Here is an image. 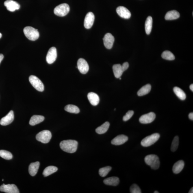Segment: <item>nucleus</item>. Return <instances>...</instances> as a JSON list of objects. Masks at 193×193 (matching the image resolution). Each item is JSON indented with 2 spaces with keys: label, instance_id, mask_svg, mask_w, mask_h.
Wrapping results in <instances>:
<instances>
[{
  "label": "nucleus",
  "instance_id": "obj_15",
  "mask_svg": "<svg viewBox=\"0 0 193 193\" xmlns=\"http://www.w3.org/2000/svg\"><path fill=\"white\" fill-rule=\"evenodd\" d=\"M14 119V112L10 111L7 115L2 118L0 120V124L2 126H5L10 125L13 121Z\"/></svg>",
  "mask_w": 193,
  "mask_h": 193
},
{
  "label": "nucleus",
  "instance_id": "obj_45",
  "mask_svg": "<svg viewBox=\"0 0 193 193\" xmlns=\"http://www.w3.org/2000/svg\"><path fill=\"white\" fill-rule=\"evenodd\" d=\"M4 181V179H2V181Z\"/></svg>",
  "mask_w": 193,
  "mask_h": 193
},
{
  "label": "nucleus",
  "instance_id": "obj_40",
  "mask_svg": "<svg viewBox=\"0 0 193 193\" xmlns=\"http://www.w3.org/2000/svg\"><path fill=\"white\" fill-rule=\"evenodd\" d=\"M190 90L191 91H192V92L193 91V84L191 85L190 86Z\"/></svg>",
  "mask_w": 193,
  "mask_h": 193
},
{
  "label": "nucleus",
  "instance_id": "obj_6",
  "mask_svg": "<svg viewBox=\"0 0 193 193\" xmlns=\"http://www.w3.org/2000/svg\"><path fill=\"white\" fill-rule=\"evenodd\" d=\"M51 133L48 130L41 131L37 134L36 136L37 140L43 144L48 143L51 140Z\"/></svg>",
  "mask_w": 193,
  "mask_h": 193
},
{
  "label": "nucleus",
  "instance_id": "obj_22",
  "mask_svg": "<svg viewBox=\"0 0 193 193\" xmlns=\"http://www.w3.org/2000/svg\"><path fill=\"white\" fill-rule=\"evenodd\" d=\"M179 13L177 11L173 10L169 11L165 16V19L166 20H172L178 19L180 17Z\"/></svg>",
  "mask_w": 193,
  "mask_h": 193
},
{
  "label": "nucleus",
  "instance_id": "obj_21",
  "mask_svg": "<svg viewBox=\"0 0 193 193\" xmlns=\"http://www.w3.org/2000/svg\"><path fill=\"white\" fill-rule=\"evenodd\" d=\"M103 183L105 185L116 186L120 183L119 179L116 177H112L104 180Z\"/></svg>",
  "mask_w": 193,
  "mask_h": 193
},
{
  "label": "nucleus",
  "instance_id": "obj_12",
  "mask_svg": "<svg viewBox=\"0 0 193 193\" xmlns=\"http://www.w3.org/2000/svg\"><path fill=\"white\" fill-rule=\"evenodd\" d=\"M104 44L108 49H111L113 47L114 41V38L110 33H107L103 38Z\"/></svg>",
  "mask_w": 193,
  "mask_h": 193
},
{
  "label": "nucleus",
  "instance_id": "obj_7",
  "mask_svg": "<svg viewBox=\"0 0 193 193\" xmlns=\"http://www.w3.org/2000/svg\"><path fill=\"white\" fill-rule=\"evenodd\" d=\"M29 81L32 86L37 90L43 92L44 90V86L42 82L36 76L31 75L29 77Z\"/></svg>",
  "mask_w": 193,
  "mask_h": 193
},
{
  "label": "nucleus",
  "instance_id": "obj_41",
  "mask_svg": "<svg viewBox=\"0 0 193 193\" xmlns=\"http://www.w3.org/2000/svg\"><path fill=\"white\" fill-rule=\"evenodd\" d=\"M189 193H193V187H192V188L191 189L190 191H189Z\"/></svg>",
  "mask_w": 193,
  "mask_h": 193
},
{
  "label": "nucleus",
  "instance_id": "obj_8",
  "mask_svg": "<svg viewBox=\"0 0 193 193\" xmlns=\"http://www.w3.org/2000/svg\"><path fill=\"white\" fill-rule=\"evenodd\" d=\"M0 191L7 193H19V191L16 185H5L3 184L0 186Z\"/></svg>",
  "mask_w": 193,
  "mask_h": 193
},
{
  "label": "nucleus",
  "instance_id": "obj_3",
  "mask_svg": "<svg viewBox=\"0 0 193 193\" xmlns=\"http://www.w3.org/2000/svg\"><path fill=\"white\" fill-rule=\"evenodd\" d=\"M24 34L29 40L31 41L36 40L40 37V34L38 30L31 27H26L23 29Z\"/></svg>",
  "mask_w": 193,
  "mask_h": 193
},
{
  "label": "nucleus",
  "instance_id": "obj_16",
  "mask_svg": "<svg viewBox=\"0 0 193 193\" xmlns=\"http://www.w3.org/2000/svg\"><path fill=\"white\" fill-rule=\"evenodd\" d=\"M116 12L119 16L125 19H129L131 16L130 12L126 7L123 6H119L116 9Z\"/></svg>",
  "mask_w": 193,
  "mask_h": 193
},
{
  "label": "nucleus",
  "instance_id": "obj_2",
  "mask_svg": "<svg viewBox=\"0 0 193 193\" xmlns=\"http://www.w3.org/2000/svg\"><path fill=\"white\" fill-rule=\"evenodd\" d=\"M145 162L154 170H157L160 166V161L158 157L155 155H150L145 157Z\"/></svg>",
  "mask_w": 193,
  "mask_h": 193
},
{
  "label": "nucleus",
  "instance_id": "obj_34",
  "mask_svg": "<svg viewBox=\"0 0 193 193\" xmlns=\"http://www.w3.org/2000/svg\"><path fill=\"white\" fill-rule=\"evenodd\" d=\"M179 144V137L178 136H176L174 137L173 141H172L171 146V150L172 152H175L177 149Z\"/></svg>",
  "mask_w": 193,
  "mask_h": 193
},
{
  "label": "nucleus",
  "instance_id": "obj_19",
  "mask_svg": "<svg viewBox=\"0 0 193 193\" xmlns=\"http://www.w3.org/2000/svg\"><path fill=\"white\" fill-rule=\"evenodd\" d=\"M185 166L184 162L183 160L178 161L174 165L172 171L175 174H178L183 170Z\"/></svg>",
  "mask_w": 193,
  "mask_h": 193
},
{
  "label": "nucleus",
  "instance_id": "obj_36",
  "mask_svg": "<svg viewBox=\"0 0 193 193\" xmlns=\"http://www.w3.org/2000/svg\"><path fill=\"white\" fill-rule=\"evenodd\" d=\"M134 112L133 111H129L126 113L125 116L123 117V120L124 121H127L129 120L134 114Z\"/></svg>",
  "mask_w": 193,
  "mask_h": 193
},
{
  "label": "nucleus",
  "instance_id": "obj_10",
  "mask_svg": "<svg viewBox=\"0 0 193 193\" xmlns=\"http://www.w3.org/2000/svg\"><path fill=\"white\" fill-rule=\"evenodd\" d=\"M77 67L79 72L83 74H86L89 70L88 63L85 59L82 58L78 61Z\"/></svg>",
  "mask_w": 193,
  "mask_h": 193
},
{
  "label": "nucleus",
  "instance_id": "obj_25",
  "mask_svg": "<svg viewBox=\"0 0 193 193\" xmlns=\"http://www.w3.org/2000/svg\"><path fill=\"white\" fill-rule=\"evenodd\" d=\"M110 124L108 122H105L101 126L96 128V132L98 134H103L107 132L108 130Z\"/></svg>",
  "mask_w": 193,
  "mask_h": 193
},
{
  "label": "nucleus",
  "instance_id": "obj_35",
  "mask_svg": "<svg viewBox=\"0 0 193 193\" xmlns=\"http://www.w3.org/2000/svg\"><path fill=\"white\" fill-rule=\"evenodd\" d=\"M130 192L131 193H141V189L138 185L135 184L131 186L130 187Z\"/></svg>",
  "mask_w": 193,
  "mask_h": 193
},
{
  "label": "nucleus",
  "instance_id": "obj_43",
  "mask_svg": "<svg viewBox=\"0 0 193 193\" xmlns=\"http://www.w3.org/2000/svg\"><path fill=\"white\" fill-rule=\"evenodd\" d=\"M154 193H159V192H157V191H155V192Z\"/></svg>",
  "mask_w": 193,
  "mask_h": 193
},
{
  "label": "nucleus",
  "instance_id": "obj_11",
  "mask_svg": "<svg viewBox=\"0 0 193 193\" xmlns=\"http://www.w3.org/2000/svg\"><path fill=\"white\" fill-rule=\"evenodd\" d=\"M156 118L154 113L151 112L141 116L139 119V121L142 124H148L154 121Z\"/></svg>",
  "mask_w": 193,
  "mask_h": 193
},
{
  "label": "nucleus",
  "instance_id": "obj_13",
  "mask_svg": "<svg viewBox=\"0 0 193 193\" xmlns=\"http://www.w3.org/2000/svg\"><path fill=\"white\" fill-rule=\"evenodd\" d=\"M4 5L6 7L7 10L11 12L19 10L20 8L19 4L12 0H7L4 2Z\"/></svg>",
  "mask_w": 193,
  "mask_h": 193
},
{
  "label": "nucleus",
  "instance_id": "obj_24",
  "mask_svg": "<svg viewBox=\"0 0 193 193\" xmlns=\"http://www.w3.org/2000/svg\"><path fill=\"white\" fill-rule=\"evenodd\" d=\"M113 70L115 77L116 78H120L124 72L120 64H116L113 66Z\"/></svg>",
  "mask_w": 193,
  "mask_h": 193
},
{
  "label": "nucleus",
  "instance_id": "obj_1",
  "mask_svg": "<svg viewBox=\"0 0 193 193\" xmlns=\"http://www.w3.org/2000/svg\"><path fill=\"white\" fill-rule=\"evenodd\" d=\"M78 146V142L75 140H64L60 144L61 149L69 153H75L77 151Z\"/></svg>",
  "mask_w": 193,
  "mask_h": 193
},
{
  "label": "nucleus",
  "instance_id": "obj_17",
  "mask_svg": "<svg viewBox=\"0 0 193 193\" xmlns=\"http://www.w3.org/2000/svg\"><path fill=\"white\" fill-rule=\"evenodd\" d=\"M128 140V137L123 135H118L111 141V144L114 145L119 146L125 143Z\"/></svg>",
  "mask_w": 193,
  "mask_h": 193
},
{
  "label": "nucleus",
  "instance_id": "obj_20",
  "mask_svg": "<svg viewBox=\"0 0 193 193\" xmlns=\"http://www.w3.org/2000/svg\"><path fill=\"white\" fill-rule=\"evenodd\" d=\"M40 163L39 162L32 163L29 167V172L31 176H34L37 173Z\"/></svg>",
  "mask_w": 193,
  "mask_h": 193
},
{
  "label": "nucleus",
  "instance_id": "obj_33",
  "mask_svg": "<svg viewBox=\"0 0 193 193\" xmlns=\"http://www.w3.org/2000/svg\"><path fill=\"white\" fill-rule=\"evenodd\" d=\"M111 169L112 168L109 166L100 168L99 171V175L102 177H105L107 175Z\"/></svg>",
  "mask_w": 193,
  "mask_h": 193
},
{
  "label": "nucleus",
  "instance_id": "obj_4",
  "mask_svg": "<svg viewBox=\"0 0 193 193\" xmlns=\"http://www.w3.org/2000/svg\"><path fill=\"white\" fill-rule=\"evenodd\" d=\"M159 137L160 135L159 133H153L143 139L141 142V144L144 147L151 146L156 142L159 140Z\"/></svg>",
  "mask_w": 193,
  "mask_h": 193
},
{
  "label": "nucleus",
  "instance_id": "obj_30",
  "mask_svg": "<svg viewBox=\"0 0 193 193\" xmlns=\"http://www.w3.org/2000/svg\"><path fill=\"white\" fill-rule=\"evenodd\" d=\"M65 110L67 112L73 114H77L80 112L79 108L76 105H68L64 107Z\"/></svg>",
  "mask_w": 193,
  "mask_h": 193
},
{
  "label": "nucleus",
  "instance_id": "obj_18",
  "mask_svg": "<svg viewBox=\"0 0 193 193\" xmlns=\"http://www.w3.org/2000/svg\"><path fill=\"white\" fill-rule=\"evenodd\" d=\"M88 99L91 104L94 106L97 105L99 102V98L97 94L94 92H90L87 95Z\"/></svg>",
  "mask_w": 193,
  "mask_h": 193
},
{
  "label": "nucleus",
  "instance_id": "obj_38",
  "mask_svg": "<svg viewBox=\"0 0 193 193\" xmlns=\"http://www.w3.org/2000/svg\"><path fill=\"white\" fill-rule=\"evenodd\" d=\"M189 118L191 120H193V112L190 113L189 115Z\"/></svg>",
  "mask_w": 193,
  "mask_h": 193
},
{
  "label": "nucleus",
  "instance_id": "obj_39",
  "mask_svg": "<svg viewBox=\"0 0 193 193\" xmlns=\"http://www.w3.org/2000/svg\"><path fill=\"white\" fill-rule=\"evenodd\" d=\"M4 58V55L2 54H0V64L1 62V61L3 60V59Z\"/></svg>",
  "mask_w": 193,
  "mask_h": 193
},
{
  "label": "nucleus",
  "instance_id": "obj_42",
  "mask_svg": "<svg viewBox=\"0 0 193 193\" xmlns=\"http://www.w3.org/2000/svg\"><path fill=\"white\" fill-rule=\"evenodd\" d=\"M2 37V34L1 33H0V38H1V37Z\"/></svg>",
  "mask_w": 193,
  "mask_h": 193
},
{
  "label": "nucleus",
  "instance_id": "obj_23",
  "mask_svg": "<svg viewBox=\"0 0 193 193\" xmlns=\"http://www.w3.org/2000/svg\"><path fill=\"white\" fill-rule=\"evenodd\" d=\"M44 117L40 115H34L31 117L29 120V123L31 126H35L43 121Z\"/></svg>",
  "mask_w": 193,
  "mask_h": 193
},
{
  "label": "nucleus",
  "instance_id": "obj_29",
  "mask_svg": "<svg viewBox=\"0 0 193 193\" xmlns=\"http://www.w3.org/2000/svg\"><path fill=\"white\" fill-rule=\"evenodd\" d=\"M174 91L178 98L182 100H184L186 98V95L184 92L179 87H176L174 88Z\"/></svg>",
  "mask_w": 193,
  "mask_h": 193
},
{
  "label": "nucleus",
  "instance_id": "obj_32",
  "mask_svg": "<svg viewBox=\"0 0 193 193\" xmlns=\"http://www.w3.org/2000/svg\"><path fill=\"white\" fill-rule=\"evenodd\" d=\"M0 156L7 160H10L13 158L12 154L10 152L4 150H0Z\"/></svg>",
  "mask_w": 193,
  "mask_h": 193
},
{
  "label": "nucleus",
  "instance_id": "obj_9",
  "mask_svg": "<svg viewBox=\"0 0 193 193\" xmlns=\"http://www.w3.org/2000/svg\"><path fill=\"white\" fill-rule=\"evenodd\" d=\"M57 58V51L55 47L50 48L46 56V61L48 64H51L54 62Z\"/></svg>",
  "mask_w": 193,
  "mask_h": 193
},
{
  "label": "nucleus",
  "instance_id": "obj_44",
  "mask_svg": "<svg viewBox=\"0 0 193 193\" xmlns=\"http://www.w3.org/2000/svg\"><path fill=\"white\" fill-rule=\"evenodd\" d=\"M120 79H121V78H120Z\"/></svg>",
  "mask_w": 193,
  "mask_h": 193
},
{
  "label": "nucleus",
  "instance_id": "obj_5",
  "mask_svg": "<svg viewBox=\"0 0 193 193\" xmlns=\"http://www.w3.org/2000/svg\"><path fill=\"white\" fill-rule=\"evenodd\" d=\"M70 10V7L67 4L63 3L55 7L54 12L56 15L64 16L67 15Z\"/></svg>",
  "mask_w": 193,
  "mask_h": 193
},
{
  "label": "nucleus",
  "instance_id": "obj_28",
  "mask_svg": "<svg viewBox=\"0 0 193 193\" xmlns=\"http://www.w3.org/2000/svg\"><path fill=\"white\" fill-rule=\"evenodd\" d=\"M57 170H58V168L54 166H48L44 170L43 174L44 177H47V176L55 173L57 171Z\"/></svg>",
  "mask_w": 193,
  "mask_h": 193
},
{
  "label": "nucleus",
  "instance_id": "obj_26",
  "mask_svg": "<svg viewBox=\"0 0 193 193\" xmlns=\"http://www.w3.org/2000/svg\"><path fill=\"white\" fill-rule=\"evenodd\" d=\"M153 20L151 16H148L145 24V29L146 34L149 35L151 33L153 27Z\"/></svg>",
  "mask_w": 193,
  "mask_h": 193
},
{
  "label": "nucleus",
  "instance_id": "obj_27",
  "mask_svg": "<svg viewBox=\"0 0 193 193\" xmlns=\"http://www.w3.org/2000/svg\"><path fill=\"white\" fill-rule=\"evenodd\" d=\"M151 85L147 84L142 87L137 92V94L139 96H142L148 94L151 91Z\"/></svg>",
  "mask_w": 193,
  "mask_h": 193
},
{
  "label": "nucleus",
  "instance_id": "obj_14",
  "mask_svg": "<svg viewBox=\"0 0 193 193\" xmlns=\"http://www.w3.org/2000/svg\"><path fill=\"white\" fill-rule=\"evenodd\" d=\"M94 15L92 12H88L86 14L84 20V26L86 29H90L93 25L94 22Z\"/></svg>",
  "mask_w": 193,
  "mask_h": 193
},
{
  "label": "nucleus",
  "instance_id": "obj_37",
  "mask_svg": "<svg viewBox=\"0 0 193 193\" xmlns=\"http://www.w3.org/2000/svg\"><path fill=\"white\" fill-rule=\"evenodd\" d=\"M129 64L128 62H126L123 63L122 65V67L123 72L127 69L129 67Z\"/></svg>",
  "mask_w": 193,
  "mask_h": 193
},
{
  "label": "nucleus",
  "instance_id": "obj_31",
  "mask_svg": "<svg viewBox=\"0 0 193 193\" xmlns=\"http://www.w3.org/2000/svg\"><path fill=\"white\" fill-rule=\"evenodd\" d=\"M161 56L163 59L167 60L172 61L175 59V57L173 54L171 52L168 51L163 52Z\"/></svg>",
  "mask_w": 193,
  "mask_h": 193
}]
</instances>
